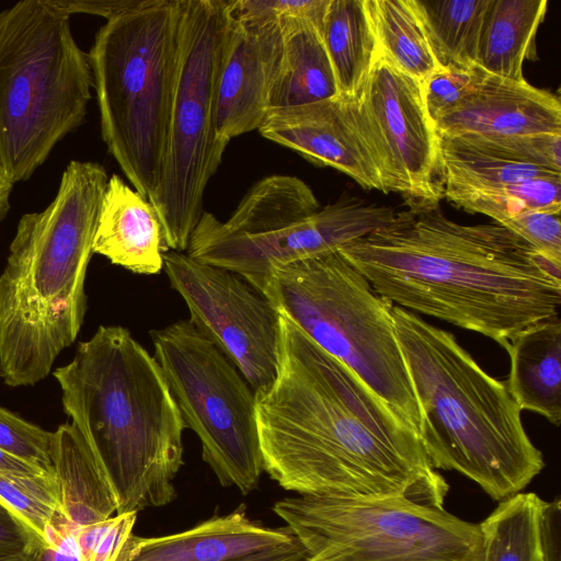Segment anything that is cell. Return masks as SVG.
<instances>
[{"mask_svg": "<svg viewBox=\"0 0 561 561\" xmlns=\"http://www.w3.org/2000/svg\"><path fill=\"white\" fill-rule=\"evenodd\" d=\"M279 312L275 379L255 391L263 469L298 495L444 506L448 484L417 430Z\"/></svg>", "mask_w": 561, "mask_h": 561, "instance_id": "cell-1", "label": "cell"}, {"mask_svg": "<svg viewBox=\"0 0 561 561\" xmlns=\"http://www.w3.org/2000/svg\"><path fill=\"white\" fill-rule=\"evenodd\" d=\"M50 2L67 13H85L110 18L134 7L138 0H50Z\"/></svg>", "mask_w": 561, "mask_h": 561, "instance_id": "cell-40", "label": "cell"}, {"mask_svg": "<svg viewBox=\"0 0 561 561\" xmlns=\"http://www.w3.org/2000/svg\"><path fill=\"white\" fill-rule=\"evenodd\" d=\"M234 7L244 13L262 15L278 22L306 21L321 33L330 0H233Z\"/></svg>", "mask_w": 561, "mask_h": 561, "instance_id": "cell-36", "label": "cell"}, {"mask_svg": "<svg viewBox=\"0 0 561 561\" xmlns=\"http://www.w3.org/2000/svg\"><path fill=\"white\" fill-rule=\"evenodd\" d=\"M307 556L308 552L297 539L291 543L255 552L232 561H301Z\"/></svg>", "mask_w": 561, "mask_h": 561, "instance_id": "cell-41", "label": "cell"}, {"mask_svg": "<svg viewBox=\"0 0 561 561\" xmlns=\"http://www.w3.org/2000/svg\"><path fill=\"white\" fill-rule=\"evenodd\" d=\"M230 0H183L176 80L159 185L148 199L168 250L186 252L206 186L227 142L217 135V95Z\"/></svg>", "mask_w": 561, "mask_h": 561, "instance_id": "cell-10", "label": "cell"}, {"mask_svg": "<svg viewBox=\"0 0 561 561\" xmlns=\"http://www.w3.org/2000/svg\"><path fill=\"white\" fill-rule=\"evenodd\" d=\"M182 13L183 0H138L106 20L88 54L103 141L147 199L165 157Z\"/></svg>", "mask_w": 561, "mask_h": 561, "instance_id": "cell-6", "label": "cell"}, {"mask_svg": "<svg viewBox=\"0 0 561 561\" xmlns=\"http://www.w3.org/2000/svg\"><path fill=\"white\" fill-rule=\"evenodd\" d=\"M42 543L38 536L0 502V557L32 554Z\"/></svg>", "mask_w": 561, "mask_h": 561, "instance_id": "cell-38", "label": "cell"}, {"mask_svg": "<svg viewBox=\"0 0 561 561\" xmlns=\"http://www.w3.org/2000/svg\"><path fill=\"white\" fill-rule=\"evenodd\" d=\"M51 459L60 514L78 530L112 517L117 500L90 444L72 423L53 432Z\"/></svg>", "mask_w": 561, "mask_h": 561, "instance_id": "cell-21", "label": "cell"}, {"mask_svg": "<svg viewBox=\"0 0 561 561\" xmlns=\"http://www.w3.org/2000/svg\"><path fill=\"white\" fill-rule=\"evenodd\" d=\"M53 376L110 480L116 514L171 503L185 425L156 358L127 329L100 325Z\"/></svg>", "mask_w": 561, "mask_h": 561, "instance_id": "cell-3", "label": "cell"}, {"mask_svg": "<svg viewBox=\"0 0 561 561\" xmlns=\"http://www.w3.org/2000/svg\"><path fill=\"white\" fill-rule=\"evenodd\" d=\"M547 0H490L480 34L477 65L484 71L523 81V64L537 59L536 34Z\"/></svg>", "mask_w": 561, "mask_h": 561, "instance_id": "cell-23", "label": "cell"}, {"mask_svg": "<svg viewBox=\"0 0 561 561\" xmlns=\"http://www.w3.org/2000/svg\"><path fill=\"white\" fill-rule=\"evenodd\" d=\"M444 190H474L561 174L554 170L506 161L455 137L438 136Z\"/></svg>", "mask_w": 561, "mask_h": 561, "instance_id": "cell-29", "label": "cell"}, {"mask_svg": "<svg viewBox=\"0 0 561 561\" xmlns=\"http://www.w3.org/2000/svg\"><path fill=\"white\" fill-rule=\"evenodd\" d=\"M0 561H34V553L22 556L0 557Z\"/></svg>", "mask_w": 561, "mask_h": 561, "instance_id": "cell-44", "label": "cell"}, {"mask_svg": "<svg viewBox=\"0 0 561 561\" xmlns=\"http://www.w3.org/2000/svg\"><path fill=\"white\" fill-rule=\"evenodd\" d=\"M346 99L385 193L402 194L409 206L438 204L444 194L439 140L422 101L421 83L377 49L363 87Z\"/></svg>", "mask_w": 561, "mask_h": 561, "instance_id": "cell-13", "label": "cell"}, {"mask_svg": "<svg viewBox=\"0 0 561 561\" xmlns=\"http://www.w3.org/2000/svg\"><path fill=\"white\" fill-rule=\"evenodd\" d=\"M542 499L519 492L500 501L480 523L482 561H540L539 514Z\"/></svg>", "mask_w": 561, "mask_h": 561, "instance_id": "cell-27", "label": "cell"}, {"mask_svg": "<svg viewBox=\"0 0 561 561\" xmlns=\"http://www.w3.org/2000/svg\"><path fill=\"white\" fill-rule=\"evenodd\" d=\"M163 271L190 311V322L234 364L254 391L275 379L279 312L238 274L169 250Z\"/></svg>", "mask_w": 561, "mask_h": 561, "instance_id": "cell-14", "label": "cell"}, {"mask_svg": "<svg viewBox=\"0 0 561 561\" xmlns=\"http://www.w3.org/2000/svg\"><path fill=\"white\" fill-rule=\"evenodd\" d=\"M495 222L530 211L560 214L561 174L474 190H444L443 197Z\"/></svg>", "mask_w": 561, "mask_h": 561, "instance_id": "cell-28", "label": "cell"}, {"mask_svg": "<svg viewBox=\"0 0 561 561\" xmlns=\"http://www.w3.org/2000/svg\"><path fill=\"white\" fill-rule=\"evenodd\" d=\"M434 127L445 137L560 134L561 105L556 95L526 80L485 71L477 89Z\"/></svg>", "mask_w": 561, "mask_h": 561, "instance_id": "cell-17", "label": "cell"}, {"mask_svg": "<svg viewBox=\"0 0 561 561\" xmlns=\"http://www.w3.org/2000/svg\"><path fill=\"white\" fill-rule=\"evenodd\" d=\"M230 11L216 119L217 135L227 144L257 130L264 122L283 50V28L278 21L241 12L233 0Z\"/></svg>", "mask_w": 561, "mask_h": 561, "instance_id": "cell-15", "label": "cell"}, {"mask_svg": "<svg viewBox=\"0 0 561 561\" xmlns=\"http://www.w3.org/2000/svg\"><path fill=\"white\" fill-rule=\"evenodd\" d=\"M392 314L432 467L457 471L499 502L523 492L545 461L505 382L488 374L451 332L394 305Z\"/></svg>", "mask_w": 561, "mask_h": 561, "instance_id": "cell-5", "label": "cell"}, {"mask_svg": "<svg viewBox=\"0 0 561 561\" xmlns=\"http://www.w3.org/2000/svg\"><path fill=\"white\" fill-rule=\"evenodd\" d=\"M500 225L525 240L539 255L561 267L560 214L546 211L524 213Z\"/></svg>", "mask_w": 561, "mask_h": 561, "instance_id": "cell-35", "label": "cell"}, {"mask_svg": "<svg viewBox=\"0 0 561 561\" xmlns=\"http://www.w3.org/2000/svg\"><path fill=\"white\" fill-rule=\"evenodd\" d=\"M136 512L116 514L76 534L80 561H116L131 535Z\"/></svg>", "mask_w": 561, "mask_h": 561, "instance_id": "cell-34", "label": "cell"}, {"mask_svg": "<svg viewBox=\"0 0 561 561\" xmlns=\"http://www.w3.org/2000/svg\"><path fill=\"white\" fill-rule=\"evenodd\" d=\"M396 216L390 206L346 193L321 206L301 179L270 175L251 186L227 220L204 211L185 253L238 274L264 296L277 267L339 252Z\"/></svg>", "mask_w": 561, "mask_h": 561, "instance_id": "cell-8", "label": "cell"}, {"mask_svg": "<svg viewBox=\"0 0 561 561\" xmlns=\"http://www.w3.org/2000/svg\"><path fill=\"white\" fill-rule=\"evenodd\" d=\"M93 77L70 15L50 0L0 12V170L28 180L84 121Z\"/></svg>", "mask_w": 561, "mask_h": 561, "instance_id": "cell-7", "label": "cell"}, {"mask_svg": "<svg viewBox=\"0 0 561 561\" xmlns=\"http://www.w3.org/2000/svg\"><path fill=\"white\" fill-rule=\"evenodd\" d=\"M380 54L420 83L439 66L410 0H365Z\"/></svg>", "mask_w": 561, "mask_h": 561, "instance_id": "cell-26", "label": "cell"}, {"mask_svg": "<svg viewBox=\"0 0 561 561\" xmlns=\"http://www.w3.org/2000/svg\"><path fill=\"white\" fill-rule=\"evenodd\" d=\"M485 71L472 67H438L421 82L422 101L433 125L457 108L480 84Z\"/></svg>", "mask_w": 561, "mask_h": 561, "instance_id": "cell-32", "label": "cell"}, {"mask_svg": "<svg viewBox=\"0 0 561 561\" xmlns=\"http://www.w3.org/2000/svg\"><path fill=\"white\" fill-rule=\"evenodd\" d=\"M319 561H482L479 524L403 497L287 496L273 506Z\"/></svg>", "mask_w": 561, "mask_h": 561, "instance_id": "cell-11", "label": "cell"}, {"mask_svg": "<svg viewBox=\"0 0 561 561\" xmlns=\"http://www.w3.org/2000/svg\"><path fill=\"white\" fill-rule=\"evenodd\" d=\"M459 141L506 161L561 173V133L512 136H456Z\"/></svg>", "mask_w": 561, "mask_h": 561, "instance_id": "cell-31", "label": "cell"}, {"mask_svg": "<svg viewBox=\"0 0 561 561\" xmlns=\"http://www.w3.org/2000/svg\"><path fill=\"white\" fill-rule=\"evenodd\" d=\"M0 502L43 541L46 526L59 507L55 476L0 470Z\"/></svg>", "mask_w": 561, "mask_h": 561, "instance_id": "cell-30", "label": "cell"}, {"mask_svg": "<svg viewBox=\"0 0 561 561\" xmlns=\"http://www.w3.org/2000/svg\"><path fill=\"white\" fill-rule=\"evenodd\" d=\"M153 357L185 428L201 440L203 460L224 486L253 491L263 469L255 391L234 364L186 320L151 331Z\"/></svg>", "mask_w": 561, "mask_h": 561, "instance_id": "cell-12", "label": "cell"}, {"mask_svg": "<svg viewBox=\"0 0 561 561\" xmlns=\"http://www.w3.org/2000/svg\"><path fill=\"white\" fill-rule=\"evenodd\" d=\"M295 540L287 526L261 525L240 505L185 531L150 538L131 534L126 561H232Z\"/></svg>", "mask_w": 561, "mask_h": 561, "instance_id": "cell-18", "label": "cell"}, {"mask_svg": "<svg viewBox=\"0 0 561 561\" xmlns=\"http://www.w3.org/2000/svg\"><path fill=\"white\" fill-rule=\"evenodd\" d=\"M169 251L151 203L116 174L108 178L102 199L93 253L133 273L158 274Z\"/></svg>", "mask_w": 561, "mask_h": 561, "instance_id": "cell-19", "label": "cell"}, {"mask_svg": "<svg viewBox=\"0 0 561 561\" xmlns=\"http://www.w3.org/2000/svg\"><path fill=\"white\" fill-rule=\"evenodd\" d=\"M53 432L0 407V449L54 474Z\"/></svg>", "mask_w": 561, "mask_h": 561, "instance_id": "cell-33", "label": "cell"}, {"mask_svg": "<svg viewBox=\"0 0 561 561\" xmlns=\"http://www.w3.org/2000/svg\"><path fill=\"white\" fill-rule=\"evenodd\" d=\"M0 470L24 474H50L34 465L5 453L2 449H0Z\"/></svg>", "mask_w": 561, "mask_h": 561, "instance_id": "cell-42", "label": "cell"}, {"mask_svg": "<svg viewBox=\"0 0 561 561\" xmlns=\"http://www.w3.org/2000/svg\"><path fill=\"white\" fill-rule=\"evenodd\" d=\"M279 24L283 50L270 91V110L311 104L340 95L320 30L299 20Z\"/></svg>", "mask_w": 561, "mask_h": 561, "instance_id": "cell-22", "label": "cell"}, {"mask_svg": "<svg viewBox=\"0 0 561 561\" xmlns=\"http://www.w3.org/2000/svg\"><path fill=\"white\" fill-rule=\"evenodd\" d=\"M107 181L102 164L72 160L49 205L20 218L0 274V377L9 387L46 378L81 330Z\"/></svg>", "mask_w": 561, "mask_h": 561, "instance_id": "cell-4", "label": "cell"}, {"mask_svg": "<svg viewBox=\"0 0 561 561\" xmlns=\"http://www.w3.org/2000/svg\"><path fill=\"white\" fill-rule=\"evenodd\" d=\"M13 184L5 178L0 170V224L7 217L10 210V196Z\"/></svg>", "mask_w": 561, "mask_h": 561, "instance_id": "cell-43", "label": "cell"}, {"mask_svg": "<svg viewBox=\"0 0 561 561\" xmlns=\"http://www.w3.org/2000/svg\"><path fill=\"white\" fill-rule=\"evenodd\" d=\"M264 297L419 432L420 408L393 305L339 252L277 267Z\"/></svg>", "mask_w": 561, "mask_h": 561, "instance_id": "cell-9", "label": "cell"}, {"mask_svg": "<svg viewBox=\"0 0 561 561\" xmlns=\"http://www.w3.org/2000/svg\"><path fill=\"white\" fill-rule=\"evenodd\" d=\"M257 131L317 165L345 173L365 190L385 193L376 163L344 96L270 110Z\"/></svg>", "mask_w": 561, "mask_h": 561, "instance_id": "cell-16", "label": "cell"}, {"mask_svg": "<svg viewBox=\"0 0 561 561\" xmlns=\"http://www.w3.org/2000/svg\"><path fill=\"white\" fill-rule=\"evenodd\" d=\"M322 39L340 95L355 96L370 71L377 51L365 0H330Z\"/></svg>", "mask_w": 561, "mask_h": 561, "instance_id": "cell-24", "label": "cell"}, {"mask_svg": "<svg viewBox=\"0 0 561 561\" xmlns=\"http://www.w3.org/2000/svg\"><path fill=\"white\" fill-rule=\"evenodd\" d=\"M131 536V535H130ZM129 539V538H128ZM128 549H129V542L127 540L125 547L123 548L122 552L119 553L118 558L116 561H126L127 559V556H128Z\"/></svg>", "mask_w": 561, "mask_h": 561, "instance_id": "cell-45", "label": "cell"}, {"mask_svg": "<svg viewBox=\"0 0 561 561\" xmlns=\"http://www.w3.org/2000/svg\"><path fill=\"white\" fill-rule=\"evenodd\" d=\"M439 67L477 65L490 0H410Z\"/></svg>", "mask_w": 561, "mask_h": 561, "instance_id": "cell-25", "label": "cell"}, {"mask_svg": "<svg viewBox=\"0 0 561 561\" xmlns=\"http://www.w3.org/2000/svg\"><path fill=\"white\" fill-rule=\"evenodd\" d=\"M301 561H319V560L308 554V556H307L305 559H302Z\"/></svg>", "mask_w": 561, "mask_h": 561, "instance_id": "cell-46", "label": "cell"}, {"mask_svg": "<svg viewBox=\"0 0 561 561\" xmlns=\"http://www.w3.org/2000/svg\"><path fill=\"white\" fill-rule=\"evenodd\" d=\"M511 368L504 381L520 411L561 422V320L559 314L515 335L504 348Z\"/></svg>", "mask_w": 561, "mask_h": 561, "instance_id": "cell-20", "label": "cell"}, {"mask_svg": "<svg viewBox=\"0 0 561 561\" xmlns=\"http://www.w3.org/2000/svg\"><path fill=\"white\" fill-rule=\"evenodd\" d=\"M77 529L56 510L48 522L34 561H80Z\"/></svg>", "mask_w": 561, "mask_h": 561, "instance_id": "cell-37", "label": "cell"}, {"mask_svg": "<svg viewBox=\"0 0 561 561\" xmlns=\"http://www.w3.org/2000/svg\"><path fill=\"white\" fill-rule=\"evenodd\" d=\"M540 561H561V501H542L539 514Z\"/></svg>", "mask_w": 561, "mask_h": 561, "instance_id": "cell-39", "label": "cell"}, {"mask_svg": "<svg viewBox=\"0 0 561 561\" xmlns=\"http://www.w3.org/2000/svg\"><path fill=\"white\" fill-rule=\"evenodd\" d=\"M339 253L392 305L492 339L503 348L559 314L561 267L504 226L462 225L409 206Z\"/></svg>", "mask_w": 561, "mask_h": 561, "instance_id": "cell-2", "label": "cell"}]
</instances>
